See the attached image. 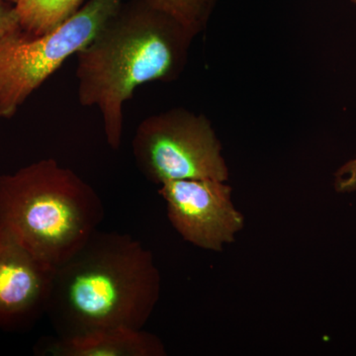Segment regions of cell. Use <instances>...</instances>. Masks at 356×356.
I'll return each mask as SVG.
<instances>
[{"mask_svg":"<svg viewBox=\"0 0 356 356\" xmlns=\"http://www.w3.org/2000/svg\"><path fill=\"white\" fill-rule=\"evenodd\" d=\"M194 35L145 0L121 6L77 54V96L102 115L107 144L120 149L124 104L136 89L184 72Z\"/></svg>","mask_w":356,"mask_h":356,"instance_id":"6da1fadb","label":"cell"},{"mask_svg":"<svg viewBox=\"0 0 356 356\" xmlns=\"http://www.w3.org/2000/svg\"><path fill=\"white\" fill-rule=\"evenodd\" d=\"M161 292L153 254L127 234L95 232L54 270L47 313L60 337L95 330H143Z\"/></svg>","mask_w":356,"mask_h":356,"instance_id":"7a4b0ae2","label":"cell"},{"mask_svg":"<svg viewBox=\"0 0 356 356\" xmlns=\"http://www.w3.org/2000/svg\"><path fill=\"white\" fill-rule=\"evenodd\" d=\"M103 219L97 192L56 159L0 175V229L54 268L76 254Z\"/></svg>","mask_w":356,"mask_h":356,"instance_id":"3957f363","label":"cell"},{"mask_svg":"<svg viewBox=\"0 0 356 356\" xmlns=\"http://www.w3.org/2000/svg\"><path fill=\"white\" fill-rule=\"evenodd\" d=\"M124 0H90L57 28L25 33L0 44V118H11L67 58L89 44Z\"/></svg>","mask_w":356,"mask_h":356,"instance_id":"277c9868","label":"cell"},{"mask_svg":"<svg viewBox=\"0 0 356 356\" xmlns=\"http://www.w3.org/2000/svg\"><path fill=\"white\" fill-rule=\"evenodd\" d=\"M132 149L140 172L156 184L184 179L226 181L229 177L211 122L184 108L144 119L134 135Z\"/></svg>","mask_w":356,"mask_h":356,"instance_id":"5b68a950","label":"cell"},{"mask_svg":"<svg viewBox=\"0 0 356 356\" xmlns=\"http://www.w3.org/2000/svg\"><path fill=\"white\" fill-rule=\"evenodd\" d=\"M168 219L187 242L204 250H221L243 227L232 202V189L214 179L173 180L159 185Z\"/></svg>","mask_w":356,"mask_h":356,"instance_id":"8992f818","label":"cell"},{"mask_svg":"<svg viewBox=\"0 0 356 356\" xmlns=\"http://www.w3.org/2000/svg\"><path fill=\"white\" fill-rule=\"evenodd\" d=\"M54 270L0 229V330L29 329L47 313Z\"/></svg>","mask_w":356,"mask_h":356,"instance_id":"52a82bcc","label":"cell"},{"mask_svg":"<svg viewBox=\"0 0 356 356\" xmlns=\"http://www.w3.org/2000/svg\"><path fill=\"white\" fill-rule=\"evenodd\" d=\"M41 353L53 356H163L165 346L144 330L111 327L60 337L42 344Z\"/></svg>","mask_w":356,"mask_h":356,"instance_id":"ba28073f","label":"cell"},{"mask_svg":"<svg viewBox=\"0 0 356 356\" xmlns=\"http://www.w3.org/2000/svg\"><path fill=\"white\" fill-rule=\"evenodd\" d=\"M83 0H19L14 6L26 35L39 36L65 22L81 7Z\"/></svg>","mask_w":356,"mask_h":356,"instance_id":"9c48e42d","label":"cell"},{"mask_svg":"<svg viewBox=\"0 0 356 356\" xmlns=\"http://www.w3.org/2000/svg\"><path fill=\"white\" fill-rule=\"evenodd\" d=\"M156 10L168 14L194 35L205 27L212 9L208 0H145Z\"/></svg>","mask_w":356,"mask_h":356,"instance_id":"30bf717a","label":"cell"},{"mask_svg":"<svg viewBox=\"0 0 356 356\" xmlns=\"http://www.w3.org/2000/svg\"><path fill=\"white\" fill-rule=\"evenodd\" d=\"M22 32L15 7L0 0V44Z\"/></svg>","mask_w":356,"mask_h":356,"instance_id":"8fae6325","label":"cell"},{"mask_svg":"<svg viewBox=\"0 0 356 356\" xmlns=\"http://www.w3.org/2000/svg\"><path fill=\"white\" fill-rule=\"evenodd\" d=\"M336 188L339 192L356 191V158L348 161L336 173Z\"/></svg>","mask_w":356,"mask_h":356,"instance_id":"7c38bea8","label":"cell"},{"mask_svg":"<svg viewBox=\"0 0 356 356\" xmlns=\"http://www.w3.org/2000/svg\"><path fill=\"white\" fill-rule=\"evenodd\" d=\"M209 1L211 9L213 8V6H214L215 2H216V0H208Z\"/></svg>","mask_w":356,"mask_h":356,"instance_id":"4fadbf2b","label":"cell"},{"mask_svg":"<svg viewBox=\"0 0 356 356\" xmlns=\"http://www.w3.org/2000/svg\"><path fill=\"white\" fill-rule=\"evenodd\" d=\"M9 2H11V3H13L14 6H15L16 3H17L19 0H8Z\"/></svg>","mask_w":356,"mask_h":356,"instance_id":"5bb4252c","label":"cell"},{"mask_svg":"<svg viewBox=\"0 0 356 356\" xmlns=\"http://www.w3.org/2000/svg\"><path fill=\"white\" fill-rule=\"evenodd\" d=\"M350 1L353 2V3L356 4V0H350Z\"/></svg>","mask_w":356,"mask_h":356,"instance_id":"9a60e30c","label":"cell"}]
</instances>
